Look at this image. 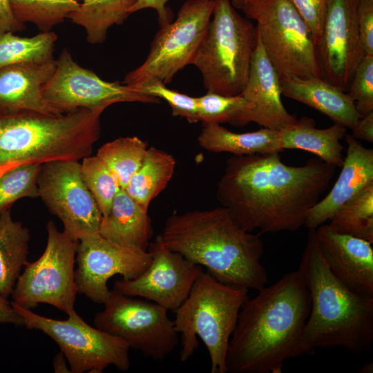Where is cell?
Wrapping results in <instances>:
<instances>
[{"label":"cell","mask_w":373,"mask_h":373,"mask_svg":"<svg viewBox=\"0 0 373 373\" xmlns=\"http://www.w3.org/2000/svg\"><path fill=\"white\" fill-rule=\"evenodd\" d=\"M336 168L318 157L290 166L277 152L233 155L218 183L217 198L247 231H295L329 189Z\"/></svg>","instance_id":"cell-1"},{"label":"cell","mask_w":373,"mask_h":373,"mask_svg":"<svg viewBox=\"0 0 373 373\" xmlns=\"http://www.w3.org/2000/svg\"><path fill=\"white\" fill-rule=\"evenodd\" d=\"M310 306L298 269L248 298L229 343L227 372L281 373L286 361L306 354L303 337Z\"/></svg>","instance_id":"cell-2"},{"label":"cell","mask_w":373,"mask_h":373,"mask_svg":"<svg viewBox=\"0 0 373 373\" xmlns=\"http://www.w3.org/2000/svg\"><path fill=\"white\" fill-rule=\"evenodd\" d=\"M157 238L224 284L258 291L268 282L260 233L242 229L224 207L174 213Z\"/></svg>","instance_id":"cell-3"},{"label":"cell","mask_w":373,"mask_h":373,"mask_svg":"<svg viewBox=\"0 0 373 373\" xmlns=\"http://www.w3.org/2000/svg\"><path fill=\"white\" fill-rule=\"evenodd\" d=\"M310 297L303 332L306 354L316 348L340 347L354 352L373 343V297L358 294L332 273L309 230L298 269Z\"/></svg>","instance_id":"cell-4"},{"label":"cell","mask_w":373,"mask_h":373,"mask_svg":"<svg viewBox=\"0 0 373 373\" xmlns=\"http://www.w3.org/2000/svg\"><path fill=\"white\" fill-rule=\"evenodd\" d=\"M106 108H81L61 115L0 111V173L21 165L79 161L90 155Z\"/></svg>","instance_id":"cell-5"},{"label":"cell","mask_w":373,"mask_h":373,"mask_svg":"<svg viewBox=\"0 0 373 373\" xmlns=\"http://www.w3.org/2000/svg\"><path fill=\"white\" fill-rule=\"evenodd\" d=\"M248 292L247 289L221 283L207 271L200 274L187 298L173 312L182 362L188 361L198 348L199 337L208 351L211 372H227L229 343Z\"/></svg>","instance_id":"cell-6"},{"label":"cell","mask_w":373,"mask_h":373,"mask_svg":"<svg viewBox=\"0 0 373 373\" xmlns=\"http://www.w3.org/2000/svg\"><path fill=\"white\" fill-rule=\"evenodd\" d=\"M213 18L193 61L207 91L241 94L258 40L256 26L238 14L230 0H214Z\"/></svg>","instance_id":"cell-7"},{"label":"cell","mask_w":373,"mask_h":373,"mask_svg":"<svg viewBox=\"0 0 373 373\" xmlns=\"http://www.w3.org/2000/svg\"><path fill=\"white\" fill-rule=\"evenodd\" d=\"M241 10L256 21L261 44L280 81L323 78L311 32L289 0H256Z\"/></svg>","instance_id":"cell-8"},{"label":"cell","mask_w":373,"mask_h":373,"mask_svg":"<svg viewBox=\"0 0 373 373\" xmlns=\"http://www.w3.org/2000/svg\"><path fill=\"white\" fill-rule=\"evenodd\" d=\"M14 309L22 317L23 326L37 329L51 338L69 363L72 373H101L110 365L122 372L130 367L129 347L116 336L88 324L77 312L66 320L41 316L13 301Z\"/></svg>","instance_id":"cell-9"},{"label":"cell","mask_w":373,"mask_h":373,"mask_svg":"<svg viewBox=\"0 0 373 373\" xmlns=\"http://www.w3.org/2000/svg\"><path fill=\"white\" fill-rule=\"evenodd\" d=\"M46 248L34 262H27L11 294L12 301L29 309L44 303L69 314L75 311L78 294L75 263L79 240L52 221L46 225Z\"/></svg>","instance_id":"cell-10"},{"label":"cell","mask_w":373,"mask_h":373,"mask_svg":"<svg viewBox=\"0 0 373 373\" xmlns=\"http://www.w3.org/2000/svg\"><path fill=\"white\" fill-rule=\"evenodd\" d=\"M214 0H187L174 21L160 26L143 63L127 73L122 84L138 86L152 79L170 83L186 66L192 64L204 37Z\"/></svg>","instance_id":"cell-11"},{"label":"cell","mask_w":373,"mask_h":373,"mask_svg":"<svg viewBox=\"0 0 373 373\" xmlns=\"http://www.w3.org/2000/svg\"><path fill=\"white\" fill-rule=\"evenodd\" d=\"M94 317L96 327L124 340L130 349L163 361L179 343V334L168 310L150 300L122 294L114 289Z\"/></svg>","instance_id":"cell-12"},{"label":"cell","mask_w":373,"mask_h":373,"mask_svg":"<svg viewBox=\"0 0 373 373\" xmlns=\"http://www.w3.org/2000/svg\"><path fill=\"white\" fill-rule=\"evenodd\" d=\"M55 62L54 73L41 92L46 101L61 113L108 107L119 102H160L159 98L145 95L135 86L101 79L93 71L79 66L66 48Z\"/></svg>","instance_id":"cell-13"},{"label":"cell","mask_w":373,"mask_h":373,"mask_svg":"<svg viewBox=\"0 0 373 373\" xmlns=\"http://www.w3.org/2000/svg\"><path fill=\"white\" fill-rule=\"evenodd\" d=\"M39 198L77 240L99 234L102 213L86 187L77 160L44 163L37 178Z\"/></svg>","instance_id":"cell-14"},{"label":"cell","mask_w":373,"mask_h":373,"mask_svg":"<svg viewBox=\"0 0 373 373\" xmlns=\"http://www.w3.org/2000/svg\"><path fill=\"white\" fill-rule=\"evenodd\" d=\"M151 262L148 251L119 244L99 234L79 240L76 251L75 280L78 294L104 304L110 294L108 281L119 274L131 280L140 276Z\"/></svg>","instance_id":"cell-15"},{"label":"cell","mask_w":373,"mask_h":373,"mask_svg":"<svg viewBox=\"0 0 373 373\" xmlns=\"http://www.w3.org/2000/svg\"><path fill=\"white\" fill-rule=\"evenodd\" d=\"M148 250L151 254L148 267L133 279L115 280L113 289L174 312L189 296L202 267L166 247L157 237Z\"/></svg>","instance_id":"cell-16"},{"label":"cell","mask_w":373,"mask_h":373,"mask_svg":"<svg viewBox=\"0 0 373 373\" xmlns=\"http://www.w3.org/2000/svg\"><path fill=\"white\" fill-rule=\"evenodd\" d=\"M316 48L323 79L347 90L356 67L365 55L356 23V0H328Z\"/></svg>","instance_id":"cell-17"},{"label":"cell","mask_w":373,"mask_h":373,"mask_svg":"<svg viewBox=\"0 0 373 373\" xmlns=\"http://www.w3.org/2000/svg\"><path fill=\"white\" fill-rule=\"evenodd\" d=\"M241 95L246 100L247 107L232 122L233 125L245 126L254 122L262 128L278 131L297 119L283 104L280 78L267 56L258 35L248 79Z\"/></svg>","instance_id":"cell-18"},{"label":"cell","mask_w":373,"mask_h":373,"mask_svg":"<svg viewBox=\"0 0 373 373\" xmlns=\"http://www.w3.org/2000/svg\"><path fill=\"white\" fill-rule=\"evenodd\" d=\"M327 267L345 287L373 297V249L370 242L340 233L323 224L314 229Z\"/></svg>","instance_id":"cell-19"},{"label":"cell","mask_w":373,"mask_h":373,"mask_svg":"<svg viewBox=\"0 0 373 373\" xmlns=\"http://www.w3.org/2000/svg\"><path fill=\"white\" fill-rule=\"evenodd\" d=\"M341 171L331 190L309 211L304 226L314 230L329 221L336 211L373 182V149L365 147L351 134Z\"/></svg>","instance_id":"cell-20"},{"label":"cell","mask_w":373,"mask_h":373,"mask_svg":"<svg viewBox=\"0 0 373 373\" xmlns=\"http://www.w3.org/2000/svg\"><path fill=\"white\" fill-rule=\"evenodd\" d=\"M56 67L55 59L11 64L0 68V111H34L61 115L44 99L41 89Z\"/></svg>","instance_id":"cell-21"},{"label":"cell","mask_w":373,"mask_h":373,"mask_svg":"<svg viewBox=\"0 0 373 373\" xmlns=\"http://www.w3.org/2000/svg\"><path fill=\"white\" fill-rule=\"evenodd\" d=\"M282 95L328 116L334 123L352 128L361 117L350 95L323 78L281 81Z\"/></svg>","instance_id":"cell-22"},{"label":"cell","mask_w":373,"mask_h":373,"mask_svg":"<svg viewBox=\"0 0 373 373\" xmlns=\"http://www.w3.org/2000/svg\"><path fill=\"white\" fill-rule=\"evenodd\" d=\"M99 234L111 241L148 251L153 235L148 211L120 189L108 213L102 217Z\"/></svg>","instance_id":"cell-23"},{"label":"cell","mask_w":373,"mask_h":373,"mask_svg":"<svg viewBox=\"0 0 373 373\" xmlns=\"http://www.w3.org/2000/svg\"><path fill=\"white\" fill-rule=\"evenodd\" d=\"M347 128L334 123L325 128L316 127L315 121L306 116L297 119L278 131L280 146L284 149H297L311 153L323 162L341 167L344 160L343 146Z\"/></svg>","instance_id":"cell-24"},{"label":"cell","mask_w":373,"mask_h":373,"mask_svg":"<svg viewBox=\"0 0 373 373\" xmlns=\"http://www.w3.org/2000/svg\"><path fill=\"white\" fill-rule=\"evenodd\" d=\"M199 145L213 153H229L233 155H249L280 153L278 131L262 128L256 131L235 133L218 124L203 125L198 137Z\"/></svg>","instance_id":"cell-25"},{"label":"cell","mask_w":373,"mask_h":373,"mask_svg":"<svg viewBox=\"0 0 373 373\" xmlns=\"http://www.w3.org/2000/svg\"><path fill=\"white\" fill-rule=\"evenodd\" d=\"M30 233L12 219L10 209L0 213V296H11L19 276L28 262Z\"/></svg>","instance_id":"cell-26"},{"label":"cell","mask_w":373,"mask_h":373,"mask_svg":"<svg viewBox=\"0 0 373 373\" xmlns=\"http://www.w3.org/2000/svg\"><path fill=\"white\" fill-rule=\"evenodd\" d=\"M174 157L155 147L148 148L142 163L124 189L144 209L167 186L175 171Z\"/></svg>","instance_id":"cell-27"},{"label":"cell","mask_w":373,"mask_h":373,"mask_svg":"<svg viewBox=\"0 0 373 373\" xmlns=\"http://www.w3.org/2000/svg\"><path fill=\"white\" fill-rule=\"evenodd\" d=\"M137 0H83L68 19L83 27L90 44H102L108 29L121 25L131 15Z\"/></svg>","instance_id":"cell-28"},{"label":"cell","mask_w":373,"mask_h":373,"mask_svg":"<svg viewBox=\"0 0 373 373\" xmlns=\"http://www.w3.org/2000/svg\"><path fill=\"white\" fill-rule=\"evenodd\" d=\"M327 227L373 243V182L342 205Z\"/></svg>","instance_id":"cell-29"},{"label":"cell","mask_w":373,"mask_h":373,"mask_svg":"<svg viewBox=\"0 0 373 373\" xmlns=\"http://www.w3.org/2000/svg\"><path fill=\"white\" fill-rule=\"evenodd\" d=\"M57 38L52 30L31 37H19L12 32L1 33L0 68L11 64L54 59Z\"/></svg>","instance_id":"cell-30"},{"label":"cell","mask_w":373,"mask_h":373,"mask_svg":"<svg viewBox=\"0 0 373 373\" xmlns=\"http://www.w3.org/2000/svg\"><path fill=\"white\" fill-rule=\"evenodd\" d=\"M148 146L138 137H123L103 144L97 156L117 178L122 189L140 167Z\"/></svg>","instance_id":"cell-31"},{"label":"cell","mask_w":373,"mask_h":373,"mask_svg":"<svg viewBox=\"0 0 373 373\" xmlns=\"http://www.w3.org/2000/svg\"><path fill=\"white\" fill-rule=\"evenodd\" d=\"M12 12L21 24L32 23L41 32L51 31L79 6L77 0H9Z\"/></svg>","instance_id":"cell-32"},{"label":"cell","mask_w":373,"mask_h":373,"mask_svg":"<svg viewBox=\"0 0 373 373\" xmlns=\"http://www.w3.org/2000/svg\"><path fill=\"white\" fill-rule=\"evenodd\" d=\"M80 170L83 180L94 198L102 216L108 213L114 198L122 189L119 182L106 166L96 155L82 159Z\"/></svg>","instance_id":"cell-33"},{"label":"cell","mask_w":373,"mask_h":373,"mask_svg":"<svg viewBox=\"0 0 373 373\" xmlns=\"http://www.w3.org/2000/svg\"><path fill=\"white\" fill-rule=\"evenodd\" d=\"M39 164L21 165L0 173V213L23 198H39Z\"/></svg>","instance_id":"cell-34"},{"label":"cell","mask_w":373,"mask_h":373,"mask_svg":"<svg viewBox=\"0 0 373 373\" xmlns=\"http://www.w3.org/2000/svg\"><path fill=\"white\" fill-rule=\"evenodd\" d=\"M199 122L203 125L208 124H231L234 119L247 107V102L240 94L225 96L207 91L197 97Z\"/></svg>","instance_id":"cell-35"},{"label":"cell","mask_w":373,"mask_h":373,"mask_svg":"<svg viewBox=\"0 0 373 373\" xmlns=\"http://www.w3.org/2000/svg\"><path fill=\"white\" fill-rule=\"evenodd\" d=\"M147 95L163 99L172 110L173 116L186 119L189 123L199 122L197 97H191L170 89L157 79H152L138 86H133Z\"/></svg>","instance_id":"cell-36"},{"label":"cell","mask_w":373,"mask_h":373,"mask_svg":"<svg viewBox=\"0 0 373 373\" xmlns=\"http://www.w3.org/2000/svg\"><path fill=\"white\" fill-rule=\"evenodd\" d=\"M347 90L361 117L373 111V55L363 57L354 73Z\"/></svg>","instance_id":"cell-37"},{"label":"cell","mask_w":373,"mask_h":373,"mask_svg":"<svg viewBox=\"0 0 373 373\" xmlns=\"http://www.w3.org/2000/svg\"><path fill=\"white\" fill-rule=\"evenodd\" d=\"M307 24L316 46L321 38L328 0H289Z\"/></svg>","instance_id":"cell-38"},{"label":"cell","mask_w":373,"mask_h":373,"mask_svg":"<svg viewBox=\"0 0 373 373\" xmlns=\"http://www.w3.org/2000/svg\"><path fill=\"white\" fill-rule=\"evenodd\" d=\"M356 16L364 52L373 55V0H356Z\"/></svg>","instance_id":"cell-39"},{"label":"cell","mask_w":373,"mask_h":373,"mask_svg":"<svg viewBox=\"0 0 373 373\" xmlns=\"http://www.w3.org/2000/svg\"><path fill=\"white\" fill-rule=\"evenodd\" d=\"M169 0H137L131 9V14L146 8L155 9L157 13L160 26L172 21L173 13L166 4Z\"/></svg>","instance_id":"cell-40"},{"label":"cell","mask_w":373,"mask_h":373,"mask_svg":"<svg viewBox=\"0 0 373 373\" xmlns=\"http://www.w3.org/2000/svg\"><path fill=\"white\" fill-rule=\"evenodd\" d=\"M25 28L15 18L9 0H0V34L6 32H16Z\"/></svg>","instance_id":"cell-41"},{"label":"cell","mask_w":373,"mask_h":373,"mask_svg":"<svg viewBox=\"0 0 373 373\" xmlns=\"http://www.w3.org/2000/svg\"><path fill=\"white\" fill-rule=\"evenodd\" d=\"M352 135L358 140L373 142V111L361 117L352 127Z\"/></svg>","instance_id":"cell-42"},{"label":"cell","mask_w":373,"mask_h":373,"mask_svg":"<svg viewBox=\"0 0 373 373\" xmlns=\"http://www.w3.org/2000/svg\"><path fill=\"white\" fill-rule=\"evenodd\" d=\"M0 323L23 326L22 317L14 309L8 298L0 296Z\"/></svg>","instance_id":"cell-43"},{"label":"cell","mask_w":373,"mask_h":373,"mask_svg":"<svg viewBox=\"0 0 373 373\" xmlns=\"http://www.w3.org/2000/svg\"><path fill=\"white\" fill-rule=\"evenodd\" d=\"M52 366L55 373L71 372L70 368L66 364V358L61 351L55 356Z\"/></svg>","instance_id":"cell-44"},{"label":"cell","mask_w":373,"mask_h":373,"mask_svg":"<svg viewBox=\"0 0 373 373\" xmlns=\"http://www.w3.org/2000/svg\"><path fill=\"white\" fill-rule=\"evenodd\" d=\"M256 0H232L231 4L236 8L242 10L244 7Z\"/></svg>","instance_id":"cell-45"},{"label":"cell","mask_w":373,"mask_h":373,"mask_svg":"<svg viewBox=\"0 0 373 373\" xmlns=\"http://www.w3.org/2000/svg\"><path fill=\"white\" fill-rule=\"evenodd\" d=\"M361 372H372V363H368L363 365L361 370Z\"/></svg>","instance_id":"cell-46"}]
</instances>
